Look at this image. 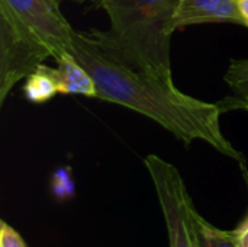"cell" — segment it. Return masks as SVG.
<instances>
[{
  "instance_id": "ba28073f",
  "label": "cell",
  "mask_w": 248,
  "mask_h": 247,
  "mask_svg": "<svg viewBox=\"0 0 248 247\" xmlns=\"http://www.w3.org/2000/svg\"><path fill=\"white\" fill-rule=\"evenodd\" d=\"M23 92L25 96L33 103H44L55 95H60L58 83L54 76V67H49L45 63L38 66V68L26 77Z\"/></svg>"
},
{
  "instance_id": "8fae6325",
  "label": "cell",
  "mask_w": 248,
  "mask_h": 247,
  "mask_svg": "<svg viewBox=\"0 0 248 247\" xmlns=\"http://www.w3.org/2000/svg\"><path fill=\"white\" fill-rule=\"evenodd\" d=\"M234 234H235L237 246L248 247V215L243 221V224H240V227L237 230H234Z\"/></svg>"
},
{
  "instance_id": "5b68a950",
  "label": "cell",
  "mask_w": 248,
  "mask_h": 247,
  "mask_svg": "<svg viewBox=\"0 0 248 247\" xmlns=\"http://www.w3.org/2000/svg\"><path fill=\"white\" fill-rule=\"evenodd\" d=\"M224 22L244 26L238 0H179L174 13L176 31L190 25Z\"/></svg>"
},
{
  "instance_id": "52a82bcc",
  "label": "cell",
  "mask_w": 248,
  "mask_h": 247,
  "mask_svg": "<svg viewBox=\"0 0 248 247\" xmlns=\"http://www.w3.org/2000/svg\"><path fill=\"white\" fill-rule=\"evenodd\" d=\"M224 79L232 95L219 103L222 112L238 108L248 111V60H231Z\"/></svg>"
},
{
  "instance_id": "4fadbf2b",
  "label": "cell",
  "mask_w": 248,
  "mask_h": 247,
  "mask_svg": "<svg viewBox=\"0 0 248 247\" xmlns=\"http://www.w3.org/2000/svg\"><path fill=\"white\" fill-rule=\"evenodd\" d=\"M74 1H77V3H86V1H90V3H93V4H96V6L103 7V4H105V3H108V1H110V0H74Z\"/></svg>"
},
{
  "instance_id": "30bf717a",
  "label": "cell",
  "mask_w": 248,
  "mask_h": 247,
  "mask_svg": "<svg viewBox=\"0 0 248 247\" xmlns=\"http://www.w3.org/2000/svg\"><path fill=\"white\" fill-rule=\"evenodd\" d=\"M0 247H28L20 234L12 229L9 224L1 221V229H0Z\"/></svg>"
},
{
  "instance_id": "7c38bea8",
  "label": "cell",
  "mask_w": 248,
  "mask_h": 247,
  "mask_svg": "<svg viewBox=\"0 0 248 247\" xmlns=\"http://www.w3.org/2000/svg\"><path fill=\"white\" fill-rule=\"evenodd\" d=\"M238 7H240V13H241L244 26L248 28V0H238Z\"/></svg>"
},
{
  "instance_id": "277c9868",
  "label": "cell",
  "mask_w": 248,
  "mask_h": 247,
  "mask_svg": "<svg viewBox=\"0 0 248 247\" xmlns=\"http://www.w3.org/2000/svg\"><path fill=\"white\" fill-rule=\"evenodd\" d=\"M144 165L153 179L164 214L170 247H198L196 208L179 170L155 154H148Z\"/></svg>"
},
{
  "instance_id": "7a4b0ae2",
  "label": "cell",
  "mask_w": 248,
  "mask_h": 247,
  "mask_svg": "<svg viewBox=\"0 0 248 247\" xmlns=\"http://www.w3.org/2000/svg\"><path fill=\"white\" fill-rule=\"evenodd\" d=\"M76 33L61 0H0V105L46 58L71 52Z\"/></svg>"
},
{
  "instance_id": "8992f818",
  "label": "cell",
  "mask_w": 248,
  "mask_h": 247,
  "mask_svg": "<svg viewBox=\"0 0 248 247\" xmlns=\"http://www.w3.org/2000/svg\"><path fill=\"white\" fill-rule=\"evenodd\" d=\"M54 76L58 83L60 95H81L97 98V86L92 74L81 66L71 52H62L55 58Z\"/></svg>"
},
{
  "instance_id": "3957f363",
  "label": "cell",
  "mask_w": 248,
  "mask_h": 247,
  "mask_svg": "<svg viewBox=\"0 0 248 247\" xmlns=\"http://www.w3.org/2000/svg\"><path fill=\"white\" fill-rule=\"evenodd\" d=\"M179 0H110L103 4L110 26L89 33L131 67L173 80L170 44Z\"/></svg>"
},
{
  "instance_id": "9c48e42d",
  "label": "cell",
  "mask_w": 248,
  "mask_h": 247,
  "mask_svg": "<svg viewBox=\"0 0 248 247\" xmlns=\"http://www.w3.org/2000/svg\"><path fill=\"white\" fill-rule=\"evenodd\" d=\"M195 229L201 247H238L234 231L217 229L198 211L195 213Z\"/></svg>"
},
{
  "instance_id": "5bb4252c",
  "label": "cell",
  "mask_w": 248,
  "mask_h": 247,
  "mask_svg": "<svg viewBox=\"0 0 248 247\" xmlns=\"http://www.w3.org/2000/svg\"><path fill=\"white\" fill-rule=\"evenodd\" d=\"M198 247H201V246H199V242H198Z\"/></svg>"
},
{
  "instance_id": "6da1fadb",
  "label": "cell",
  "mask_w": 248,
  "mask_h": 247,
  "mask_svg": "<svg viewBox=\"0 0 248 247\" xmlns=\"http://www.w3.org/2000/svg\"><path fill=\"white\" fill-rule=\"evenodd\" d=\"M71 54L94 79L96 99L121 105L153 119L186 146L199 140L218 153L244 163L243 154L221 130L219 103L186 95L173 80L131 67L89 32L76 33Z\"/></svg>"
}]
</instances>
